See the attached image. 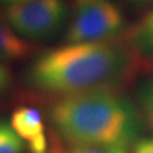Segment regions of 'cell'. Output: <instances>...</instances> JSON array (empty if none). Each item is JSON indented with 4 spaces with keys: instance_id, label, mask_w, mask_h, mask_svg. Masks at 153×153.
I'll list each match as a JSON object with an SVG mask.
<instances>
[{
    "instance_id": "5bb4252c",
    "label": "cell",
    "mask_w": 153,
    "mask_h": 153,
    "mask_svg": "<svg viewBox=\"0 0 153 153\" xmlns=\"http://www.w3.org/2000/svg\"><path fill=\"white\" fill-rule=\"evenodd\" d=\"M133 3H146V1H149V0H130Z\"/></svg>"
},
{
    "instance_id": "9c48e42d",
    "label": "cell",
    "mask_w": 153,
    "mask_h": 153,
    "mask_svg": "<svg viewBox=\"0 0 153 153\" xmlns=\"http://www.w3.org/2000/svg\"><path fill=\"white\" fill-rule=\"evenodd\" d=\"M135 97L142 119L153 129V78L143 80L138 87Z\"/></svg>"
},
{
    "instance_id": "ba28073f",
    "label": "cell",
    "mask_w": 153,
    "mask_h": 153,
    "mask_svg": "<svg viewBox=\"0 0 153 153\" xmlns=\"http://www.w3.org/2000/svg\"><path fill=\"white\" fill-rule=\"evenodd\" d=\"M131 42L138 50L153 52V10L135 26L131 33Z\"/></svg>"
},
{
    "instance_id": "52a82bcc",
    "label": "cell",
    "mask_w": 153,
    "mask_h": 153,
    "mask_svg": "<svg viewBox=\"0 0 153 153\" xmlns=\"http://www.w3.org/2000/svg\"><path fill=\"white\" fill-rule=\"evenodd\" d=\"M49 153H128V149L119 147L96 146V144H80V143L61 142L55 137L50 143Z\"/></svg>"
},
{
    "instance_id": "8992f818",
    "label": "cell",
    "mask_w": 153,
    "mask_h": 153,
    "mask_svg": "<svg viewBox=\"0 0 153 153\" xmlns=\"http://www.w3.org/2000/svg\"><path fill=\"white\" fill-rule=\"evenodd\" d=\"M35 47L10 27L5 18L0 16V61L12 63L30 56Z\"/></svg>"
},
{
    "instance_id": "4fadbf2b",
    "label": "cell",
    "mask_w": 153,
    "mask_h": 153,
    "mask_svg": "<svg viewBox=\"0 0 153 153\" xmlns=\"http://www.w3.org/2000/svg\"><path fill=\"white\" fill-rule=\"evenodd\" d=\"M26 0H0V4L3 5H12V4H17V3H22Z\"/></svg>"
},
{
    "instance_id": "7a4b0ae2",
    "label": "cell",
    "mask_w": 153,
    "mask_h": 153,
    "mask_svg": "<svg viewBox=\"0 0 153 153\" xmlns=\"http://www.w3.org/2000/svg\"><path fill=\"white\" fill-rule=\"evenodd\" d=\"M61 142L128 149L139 140L142 115L117 89H94L60 96L49 114Z\"/></svg>"
},
{
    "instance_id": "3957f363",
    "label": "cell",
    "mask_w": 153,
    "mask_h": 153,
    "mask_svg": "<svg viewBox=\"0 0 153 153\" xmlns=\"http://www.w3.org/2000/svg\"><path fill=\"white\" fill-rule=\"evenodd\" d=\"M3 17L25 40L40 42L60 32L68 21L69 9L64 0H26L7 5Z\"/></svg>"
},
{
    "instance_id": "6da1fadb",
    "label": "cell",
    "mask_w": 153,
    "mask_h": 153,
    "mask_svg": "<svg viewBox=\"0 0 153 153\" xmlns=\"http://www.w3.org/2000/svg\"><path fill=\"white\" fill-rule=\"evenodd\" d=\"M137 60L111 41L66 44L36 57L27 83L47 93L68 96L94 89H116L130 76Z\"/></svg>"
},
{
    "instance_id": "5b68a950",
    "label": "cell",
    "mask_w": 153,
    "mask_h": 153,
    "mask_svg": "<svg viewBox=\"0 0 153 153\" xmlns=\"http://www.w3.org/2000/svg\"><path fill=\"white\" fill-rule=\"evenodd\" d=\"M10 125L31 153H49L50 140L47 138L44 117L37 108L22 106L14 110Z\"/></svg>"
},
{
    "instance_id": "8fae6325",
    "label": "cell",
    "mask_w": 153,
    "mask_h": 153,
    "mask_svg": "<svg viewBox=\"0 0 153 153\" xmlns=\"http://www.w3.org/2000/svg\"><path fill=\"white\" fill-rule=\"evenodd\" d=\"M12 85V74L5 65L0 61V98L8 92Z\"/></svg>"
},
{
    "instance_id": "7c38bea8",
    "label": "cell",
    "mask_w": 153,
    "mask_h": 153,
    "mask_svg": "<svg viewBox=\"0 0 153 153\" xmlns=\"http://www.w3.org/2000/svg\"><path fill=\"white\" fill-rule=\"evenodd\" d=\"M133 153H153V138H143L133 146Z\"/></svg>"
},
{
    "instance_id": "277c9868",
    "label": "cell",
    "mask_w": 153,
    "mask_h": 153,
    "mask_svg": "<svg viewBox=\"0 0 153 153\" xmlns=\"http://www.w3.org/2000/svg\"><path fill=\"white\" fill-rule=\"evenodd\" d=\"M124 27V13L112 0H76L65 41L66 44L111 41Z\"/></svg>"
},
{
    "instance_id": "30bf717a",
    "label": "cell",
    "mask_w": 153,
    "mask_h": 153,
    "mask_svg": "<svg viewBox=\"0 0 153 153\" xmlns=\"http://www.w3.org/2000/svg\"><path fill=\"white\" fill-rule=\"evenodd\" d=\"M25 142L14 131L12 125L0 121V153H22Z\"/></svg>"
}]
</instances>
